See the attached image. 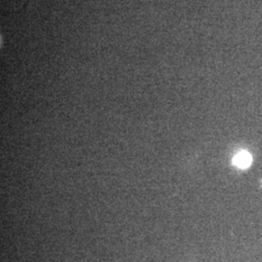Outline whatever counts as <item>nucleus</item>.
Wrapping results in <instances>:
<instances>
[{"label": "nucleus", "mask_w": 262, "mask_h": 262, "mask_svg": "<svg viewBox=\"0 0 262 262\" xmlns=\"http://www.w3.org/2000/svg\"><path fill=\"white\" fill-rule=\"evenodd\" d=\"M252 156L246 150H241L240 152H238L232 160L235 166L241 169L248 168L252 164Z\"/></svg>", "instance_id": "obj_1"}]
</instances>
